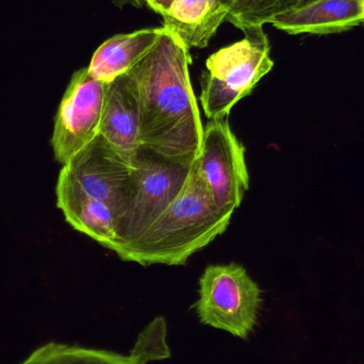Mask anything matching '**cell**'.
<instances>
[{
	"label": "cell",
	"instance_id": "cell-17",
	"mask_svg": "<svg viewBox=\"0 0 364 364\" xmlns=\"http://www.w3.org/2000/svg\"><path fill=\"white\" fill-rule=\"evenodd\" d=\"M174 0H146L147 6L155 11L158 14L164 15L170 8Z\"/></svg>",
	"mask_w": 364,
	"mask_h": 364
},
{
	"label": "cell",
	"instance_id": "cell-6",
	"mask_svg": "<svg viewBox=\"0 0 364 364\" xmlns=\"http://www.w3.org/2000/svg\"><path fill=\"white\" fill-rule=\"evenodd\" d=\"M196 164L215 205L235 211L250 188V176L245 147L233 134L227 117L211 119L203 127Z\"/></svg>",
	"mask_w": 364,
	"mask_h": 364
},
{
	"label": "cell",
	"instance_id": "cell-7",
	"mask_svg": "<svg viewBox=\"0 0 364 364\" xmlns=\"http://www.w3.org/2000/svg\"><path fill=\"white\" fill-rule=\"evenodd\" d=\"M107 83L96 80L87 68L73 75L55 115L51 136L53 155L62 166L100 134Z\"/></svg>",
	"mask_w": 364,
	"mask_h": 364
},
{
	"label": "cell",
	"instance_id": "cell-9",
	"mask_svg": "<svg viewBox=\"0 0 364 364\" xmlns=\"http://www.w3.org/2000/svg\"><path fill=\"white\" fill-rule=\"evenodd\" d=\"M100 134L132 166L141 149L138 89L128 72L107 83Z\"/></svg>",
	"mask_w": 364,
	"mask_h": 364
},
{
	"label": "cell",
	"instance_id": "cell-20",
	"mask_svg": "<svg viewBox=\"0 0 364 364\" xmlns=\"http://www.w3.org/2000/svg\"><path fill=\"white\" fill-rule=\"evenodd\" d=\"M311 1H316V0H301V4H299V6H303V4H308V2H311ZM296 8H297V6H296Z\"/></svg>",
	"mask_w": 364,
	"mask_h": 364
},
{
	"label": "cell",
	"instance_id": "cell-16",
	"mask_svg": "<svg viewBox=\"0 0 364 364\" xmlns=\"http://www.w3.org/2000/svg\"><path fill=\"white\" fill-rule=\"evenodd\" d=\"M136 364L170 358L171 352L166 343V324L164 318H157L147 325L139 336L138 341L129 355Z\"/></svg>",
	"mask_w": 364,
	"mask_h": 364
},
{
	"label": "cell",
	"instance_id": "cell-18",
	"mask_svg": "<svg viewBox=\"0 0 364 364\" xmlns=\"http://www.w3.org/2000/svg\"><path fill=\"white\" fill-rule=\"evenodd\" d=\"M115 6L123 8L125 6H132L134 8H143L146 6V0H113Z\"/></svg>",
	"mask_w": 364,
	"mask_h": 364
},
{
	"label": "cell",
	"instance_id": "cell-4",
	"mask_svg": "<svg viewBox=\"0 0 364 364\" xmlns=\"http://www.w3.org/2000/svg\"><path fill=\"white\" fill-rule=\"evenodd\" d=\"M132 168L129 190L117 215L114 252L136 241L166 211L181 192L191 172V166L173 164L143 147Z\"/></svg>",
	"mask_w": 364,
	"mask_h": 364
},
{
	"label": "cell",
	"instance_id": "cell-19",
	"mask_svg": "<svg viewBox=\"0 0 364 364\" xmlns=\"http://www.w3.org/2000/svg\"><path fill=\"white\" fill-rule=\"evenodd\" d=\"M359 6H360L361 17H363V23H364V0H359Z\"/></svg>",
	"mask_w": 364,
	"mask_h": 364
},
{
	"label": "cell",
	"instance_id": "cell-15",
	"mask_svg": "<svg viewBox=\"0 0 364 364\" xmlns=\"http://www.w3.org/2000/svg\"><path fill=\"white\" fill-rule=\"evenodd\" d=\"M301 0H229L227 21L235 27L263 26L286 11L296 8Z\"/></svg>",
	"mask_w": 364,
	"mask_h": 364
},
{
	"label": "cell",
	"instance_id": "cell-10",
	"mask_svg": "<svg viewBox=\"0 0 364 364\" xmlns=\"http://www.w3.org/2000/svg\"><path fill=\"white\" fill-rule=\"evenodd\" d=\"M271 25L293 36L341 33L363 23L359 0H316L274 17Z\"/></svg>",
	"mask_w": 364,
	"mask_h": 364
},
{
	"label": "cell",
	"instance_id": "cell-14",
	"mask_svg": "<svg viewBox=\"0 0 364 364\" xmlns=\"http://www.w3.org/2000/svg\"><path fill=\"white\" fill-rule=\"evenodd\" d=\"M17 364H136L129 356L70 346V344H45L36 348L25 360Z\"/></svg>",
	"mask_w": 364,
	"mask_h": 364
},
{
	"label": "cell",
	"instance_id": "cell-11",
	"mask_svg": "<svg viewBox=\"0 0 364 364\" xmlns=\"http://www.w3.org/2000/svg\"><path fill=\"white\" fill-rule=\"evenodd\" d=\"M228 14L226 0H174L162 18L188 49L205 48Z\"/></svg>",
	"mask_w": 364,
	"mask_h": 364
},
{
	"label": "cell",
	"instance_id": "cell-1",
	"mask_svg": "<svg viewBox=\"0 0 364 364\" xmlns=\"http://www.w3.org/2000/svg\"><path fill=\"white\" fill-rule=\"evenodd\" d=\"M191 61L190 49L164 28L157 44L129 70L138 89L141 146L183 166L196 161L203 138Z\"/></svg>",
	"mask_w": 364,
	"mask_h": 364
},
{
	"label": "cell",
	"instance_id": "cell-13",
	"mask_svg": "<svg viewBox=\"0 0 364 364\" xmlns=\"http://www.w3.org/2000/svg\"><path fill=\"white\" fill-rule=\"evenodd\" d=\"M55 194L58 208L73 228L108 250H114L117 243V212L110 205L62 184L57 183Z\"/></svg>",
	"mask_w": 364,
	"mask_h": 364
},
{
	"label": "cell",
	"instance_id": "cell-2",
	"mask_svg": "<svg viewBox=\"0 0 364 364\" xmlns=\"http://www.w3.org/2000/svg\"><path fill=\"white\" fill-rule=\"evenodd\" d=\"M233 213L215 205L195 161L175 200L136 241L115 254L143 267L186 264L226 231Z\"/></svg>",
	"mask_w": 364,
	"mask_h": 364
},
{
	"label": "cell",
	"instance_id": "cell-3",
	"mask_svg": "<svg viewBox=\"0 0 364 364\" xmlns=\"http://www.w3.org/2000/svg\"><path fill=\"white\" fill-rule=\"evenodd\" d=\"M244 38L210 55L201 77L200 104L205 117L220 119L252 93L274 68L263 26L241 28Z\"/></svg>",
	"mask_w": 364,
	"mask_h": 364
},
{
	"label": "cell",
	"instance_id": "cell-5",
	"mask_svg": "<svg viewBox=\"0 0 364 364\" xmlns=\"http://www.w3.org/2000/svg\"><path fill=\"white\" fill-rule=\"evenodd\" d=\"M198 293L195 309L200 323L241 339L254 331L261 290L242 265H209L199 279Z\"/></svg>",
	"mask_w": 364,
	"mask_h": 364
},
{
	"label": "cell",
	"instance_id": "cell-21",
	"mask_svg": "<svg viewBox=\"0 0 364 364\" xmlns=\"http://www.w3.org/2000/svg\"><path fill=\"white\" fill-rule=\"evenodd\" d=\"M226 1H227V4H228V2H229V0H226ZM228 6H229V4H228Z\"/></svg>",
	"mask_w": 364,
	"mask_h": 364
},
{
	"label": "cell",
	"instance_id": "cell-8",
	"mask_svg": "<svg viewBox=\"0 0 364 364\" xmlns=\"http://www.w3.org/2000/svg\"><path fill=\"white\" fill-rule=\"evenodd\" d=\"M132 168L98 134L62 166L58 184L110 205L117 215L129 190Z\"/></svg>",
	"mask_w": 364,
	"mask_h": 364
},
{
	"label": "cell",
	"instance_id": "cell-12",
	"mask_svg": "<svg viewBox=\"0 0 364 364\" xmlns=\"http://www.w3.org/2000/svg\"><path fill=\"white\" fill-rule=\"evenodd\" d=\"M162 28H149L132 33L117 34L102 43L87 66L90 75L104 83L129 72L157 44Z\"/></svg>",
	"mask_w": 364,
	"mask_h": 364
}]
</instances>
